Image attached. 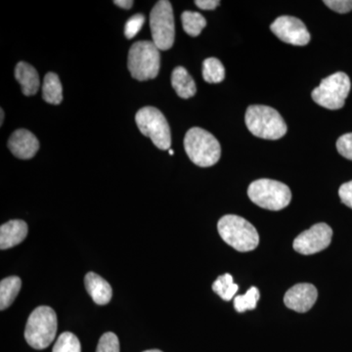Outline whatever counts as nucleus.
Masks as SVG:
<instances>
[{"instance_id":"15","label":"nucleus","mask_w":352,"mask_h":352,"mask_svg":"<svg viewBox=\"0 0 352 352\" xmlns=\"http://www.w3.org/2000/svg\"><path fill=\"white\" fill-rule=\"evenodd\" d=\"M85 288L95 303L99 305H107L113 296L112 287L98 274L87 273L85 278Z\"/></svg>"},{"instance_id":"12","label":"nucleus","mask_w":352,"mask_h":352,"mask_svg":"<svg viewBox=\"0 0 352 352\" xmlns=\"http://www.w3.org/2000/svg\"><path fill=\"white\" fill-rule=\"evenodd\" d=\"M318 292L311 284L302 283L295 285L287 292L284 296L285 305L289 309L300 314L310 310L316 302Z\"/></svg>"},{"instance_id":"19","label":"nucleus","mask_w":352,"mask_h":352,"mask_svg":"<svg viewBox=\"0 0 352 352\" xmlns=\"http://www.w3.org/2000/svg\"><path fill=\"white\" fill-rule=\"evenodd\" d=\"M22 281L19 277L11 276L2 280L0 283V310L6 309L15 300L19 294Z\"/></svg>"},{"instance_id":"23","label":"nucleus","mask_w":352,"mask_h":352,"mask_svg":"<svg viewBox=\"0 0 352 352\" xmlns=\"http://www.w3.org/2000/svg\"><path fill=\"white\" fill-rule=\"evenodd\" d=\"M259 291L256 287H252L245 295L238 296L234 298V307L238 312L247 311V310H252L256 307L259 300Z\"/></svg>"},{"instance_id":"28","label":"nucleus","mask_w":352,"mask_h":352,"mask_svg":"<svg viewBox=\"0 0 352 352\" xmlns=\"http://www.w3.org/2000/svg\"><path fill=\"white\" fill-rule=\"evenodd\" d=\"M324 4L336 12L340 14L347 13L352 10V0H325Z\"/></svg>"},{"instance_id":"18","label":"nucleus","mask_w":352,"mask_h":352,"mask_svg":"<svg viewBox=\"0 0 352 352\" xmlns=\"http://www.w3.org/2000/svg\"><path fill=\"white\" fill-rule=\"evenodd\" d=\"M43 97L44 101L52 105H59L63 100V88L56 74L48 73L44 78Z\"/></svg>"},{"instance_id":"9","label":"nucleus","mask_w":352,"mask_h":352,"mask_svg":"<svg viewBox=\"0 0 352 352\" xmlns=\"http://www.w3.org/2000/svg\"><path fill=\"white\" fill-rule=\"evenodd\" d=\"M153 43L162 51L170 50L175 43V17L171 3L168 0L157 1L150 14Z\"/></svg>"},{"instance_id":"26","label":"nucleus","mask_w":352,"mask_h":352,"mask_svg":"<svg viewBox=\"0 0 352 352\" xmlns=\"http://www.w3.org/2000/svg\"><path fill=\"white\" fill-rule=\"evenodd\" d=\"M145 23V17L142 14H136L127 20L126 25H124V34L127 38H133L136 34L140 32L141 28Z\"/></svg>"},{"instance_id":"34","label":"nucleus","mask_w":352,"mask_h":352,"mask_svg":"<svg viewBox=\"0 0 352 352\" xmlns=\"http://www.w3.org/2000/svg\"><path fill=\"white\" fill-rule=\"evenodd\" d=\"M168 152H170V156H173V150L170 149V151H168Z\"/></svg>"},{"instance_id":"25","label":"nucleus","mask_w":352,"mask_h":352,"mask_svg":"<svg viewBox=\"0 0 352 352\" xmlns=\"http://www.w3.org/2000/svg\"><path fill=\"white\" fill-rule=\"evenodd\" d=\"M96 352H120V342L113 333H105L99 340Z\"/></svg>"},{"instance_id":"32","label":"nucleus","mask_w":352,"mask_h":352,"mask_svg":"<svg viewBox=\"0 0 352 352\" xmlns=\"http://www.w3.org/2000/svg\"><path fill=\"white\" fill-rule=\"evenodd\" d=\"M0 111H1V115H0V116H1V120H0V124H1V126H2V124H3L4 112H3V110H2V109Z\"/></svg>"},{"instance_id":"2","label":"nucleus","mask_w":352,"mask_h":352,"mask_svg":"<svg viewBox=\"0 0 352 352\" xmlns=\"http://www.w3.org/2000/svg\"><path fill=\"white\" fill-rule=\"evenodd\" d=\"M217 229L222 240L237 251H254L258 245L259 236L256 229L248 220L238 215H224L219 219Z\"/></svg>"},{"instance_id":"21","label":"nucleus","mask_w":352,"mask_h":352,"mask_svg":"<svg viewBox=\"0 0 352 352\" xmlns=\"http://www.w3.org/2000/svg\"><path fill=\"white\" fill-rule=\"evenodd\" d=\"M203 78L208 83H219L226 78L223 64L217 58H208L203 63Z\"/></svg>"},{"instance_id":"10","label":"nucleus","mask_w":352,"mask_h":352,"mask_svg":"<svg viewBox=\"0 0 352 352\" xmlns=\"http://www.w3.org/2000/svg\"><path fill=\"white\" fill-rule=\"evenodd\" d=\"M332 237L333 230L328 224L317 223L296 238L294 250L305 256L317 254L327 249Z\"/></svg>"},{"instance_id":"1","label":"nucleus","mask_w":352,"mask_h":352,"mask_svg":"<svg viewBox=\"0 0 352 352\" xmlns=\"http://www.w3.org/2000/svg\"><path fill=\"white\" fill-rule=\"evenodd\" d=\"M245 122L254 136L268 140L282 138L288 131L281 115L268 106H250L245 112Z\"/></svg>"},{"instance_id":"5","label":"nucleus","mask_w":352,"mask_h":352,"mask_svg":"<svg viewBox=\"0 0 352 352\" xmlns=\"http://www.w3.org/2000/svg\"><path fill=\"white\" fill-rule=\"evenodd\" d=\"M153 41H138L129 52V66L132 78L144 82L156 78L161 68V54Z\"/></svg>"},{"instance_id":"17","label":"nucleus","mask_w":352,"mask_h":352,"mask_svg":"<svg viewBox=\"0 0 352 352\" xmlns=\"http://www.w3.org/2000/svg\"><path fill=\"white\" fill-rule=\"evenodd\" d=\"M171 85L180 98L188 99L196 94L197 87L192 76L183 67H176L171 75Z\"/></svg>"},{"instance_id":"33","label":"nucleus","mask_w":352,"mask_h":352,"mask_svg":"<svg viewBox=\"0 0 352 352\" xmlns=\"http://www.w3.org/2000/svg\"><path fill=\"white\" fill-rule=\"evenodd\" d=\"M143 352H163V351H159V349H150V351H143Z\"/></svg>"},{"instance_id":"6","label":"nucleus","mask_w":352,"mask_h":352,"mask_svg":"<svg viewBox=\"0 0 352 352\" xmlns=\"http://www.w3.org/2000/svg\"><path fill=\"white\" fill-rule=\"evenodd\" d=\"M248 196L258 207L270 210H283L292 200L291 190L286 184L265 178L252 182Z\"/></svg>"},{"instance_id":"3","label":"nucleus","mask_w":352,"mask_h":352,"mask_svg":"<svg viewBox=\"0 0 352 352\" xmlns=\"http://www.w3.org/2000/svg\"><path fill=\"white\" fill-rule=\"evenodd\" d=\"M184 148L189 159L201 168H208L219 161L221 147L219 140L210 132L193 127L184 138Z\"/></svg>"},{"instance_id":"31","label":"nucleus","mask_w":352,"mask_h":352,"mask_svg":"<svg viewBox=\"0 0 352 352\" xmlns=\"http://www.w3.org/2000/svg\"><path fill=\"white\" fill-rule=\"evenodd\" d=\"M113 4L122 7V8L124 9H131L133 1H132V0H115Z\"/></svg>"},{"instance_id":"7","label":"nucleus","mask_w":352,"mask_h":352,"mask_svg":"<svg viewBox=\"0 0 352 352\" xmlns=\"http://www.w3.org/2000/svg\"><path fill=\"white\" fill-rule=\"evenodd\" d=\"M351 88L349 76L339 72L322 80L320 85L312 91V99L322 107L339 110L344 107Z\"/></svg>"},{"instance_id":"30","label":"nucleus","mask_w":352,"mask_h":352,"mask_svg":"<svg viewBox=\"0 0 352 352\" xmlns=\"http://www.w3.org/2000/svg\"><path fill=\"white\" fill-rule=\"evenodd\" d=\"M195 4L201 10H214L219 6V0H196Z\"/></svg>"},{"instance_id":"24","label":"nucleus","mask_w":352,"mask_h":352,"mask_svg":"<svg viewBox=\"0 0 352 352\" xmlns=\"http://www.w3.org/2000/svg\"><path fill=\"white\" fill-rule=\"evenodd\" d=\"M52 352H82V346L76 336L65 332L58 338Z\"/></svg>"},{"instance_id":"16","label":"nucleus","mask_w":352,"mask_h":352,"mask_svg":"<svg viewBox=\"0 0 352 352\" xmlns=\"http://www.w3.org/2000/svg\"><path fill=\"white\" fill-rule=\"evenodd\" d=\"M15 76L25 96H32L38 91L41 85L38 74L31 65L25 62L18 63L15 69Z\"/></svg>"},{"instance_id":"29","label":"nucleus","mask_w":352,"mask_h":352,"mask_svg":"<svg viewBox=\"0 0 352 352\" xmlns=\"http://www.w3.org/2000/svg\"><path fill=\"white\" fill-rule=\"evenodd\" d=\"M339 195L342 203L352 208V180L344 183L340 187Z\"/></svg>"},{"instance_id":"8","label":"nucleus","mask_w":352,"mask_h":352,"mask_svg":"<svg viewBox=\"0 0 352 352\" xmlns=\"http://www.w3.org/2000/svg\"><path fill=\"white\" fill-rule=\"evenodd\" d=\"M136 124L143 135L151 139L159 149L170 150L171 134L168 120L161 111L154 107L140 109L135 116Z\"/></svg>"},{"instance_id":"13","label":"nucleus","mask_w":352,"mask_h":352,"mask_svg":"<svg viewBox=\"0 0 352 352\" xmlns=\"http://www.w3.org/2000/svg\"><path fill=\"white\" fill-rule=\"evenodd\" d=\"M8 147L14 156L22 160H29L36 156L39 149V142L31 131L18 129L9 138Z\"/></svg>"},{"instance_id":"20","label":"nucleus","mask_w":352,"mask_h":352,"mask_svg":"<svg viewBox=\"0 0 352 352\" xmlns=\"http://www.w3.org/2000/svg\"><path fill=\"white\" fill-rule=\"evenodd\" d=\"M183 30L190 36H198L207 25V20L201 14L185 11L182 13Z\"/></svg>"},{"instance_id":"14","label":"nucleus","mask_w":352,"mask_h":352,"mask_svg":"<svg viewBox=\"0 0 352 352\" xmlns=\"http://www.w3.org/2000/svg\"><path fill=\"white\" fill-rule=\"evenodd\" d=\"M27 236L28 226L24 220H10L0 227V249L15 247L21 244Z\"/></svg>"},{"instance_id":"22","label":"nucleus","mask_w":352,"mask_h":352,"mask_svg":"<svg viewBox=\"0 0 352 352\" xmlns=\"http://www.w3.org/2000/svg\"><path fill=\"white\" fill-rule=\"evenodd\" d=\"M239 286L234 283L233 277L230 274H224L215 280L212 285V289L222 298V300L229 302L232 300L234 296L238 292Z\"/></svg>"},{"instance_id":"11","label":"nucleus","mask_w":352,"mask_h":352,"mask_svg":"<svg viewBox=\"0 0 352 352\" xmlns=\"http://www.w3.org/2000/svg\"><path fill=\"white\" fill-rule=\"evenodd\" d=\"M270 30L278 38L292 45H307L311 38L302 21L292 16L277 18L270 25Z\"/></svg>"},{"instance_id":"4","label":"nucleus","mask_w":352,"mask_h":352,"mask_svg":"<svg viewBox=\"0 0 352 352\" xmlns=\"http://www.w3.org/2000/svg\"><path fill=\"white\" fill-rule=\"evenodd\" d=\"M57 315L50 307L36 308L30 315L25 326V338L34 349H46L56 337Z\"/></svg>"},{"instance_id":"27","label":"nucleus","mask_w":352,"mask_h":352,"mask_svg":"<svg viewBox=\"0 0 352 352\" xmlns=\"http://www.w3.org/2000/svg\"><path fill=\"white\" fill-rule=\"evenodd\" d=\"M337 149L342 157L352 161V133L344 134L338 139Z\"/></svg>"}]
</instances>
